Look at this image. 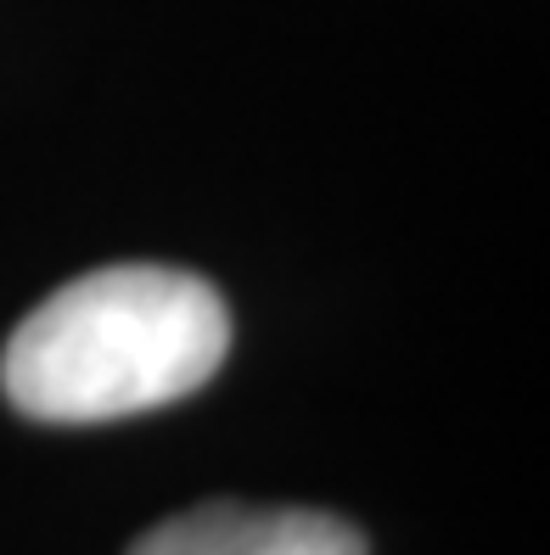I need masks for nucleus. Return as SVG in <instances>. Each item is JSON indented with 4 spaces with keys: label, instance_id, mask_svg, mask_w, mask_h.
I'll list each match as a JSON object with an SVG mask.
<instances>
[{
    "label": "nucleus",
    "instance_id": "1",
    "mask_svg": "<svg viewBox=\"0 0 550 555\" xmlns=\"http://www.w3.org/2000/svg\"><path fill=\"white\" fill-rule=\"evenodd\" d=\"M231 353V309L191 270L107 264L17 320L0 393L46 427H102L208 387Z\"/></svg>",
    "mask_w": 550,
    "mask_h": 555
},
{
    "label": "nucleus",
    "instance_id": "2",
    "mask_svg": "<svg viewBox=\"0 0 550 555\" xmlns=\"http://www.w3.org/2000/svg\"><path fill=\"white\" fill-rule=\"evenodd\" d=\"M129 555H371V544L332 511L208 500L146 528Z\"/></svg>",
    "mask_w": 550,
    "mask_h": 555
}]
</instances>
